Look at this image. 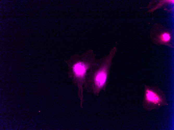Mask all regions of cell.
Segmentation results:
<instances>
[{
	"mask_svg": "<svg viewBox=\"0 0 174 130\" xmlns=\"http://www.w3.org/2000/svg\"><path fill=\"white\" fill-rule=\"evenodd\" d=\"M117 52L116 47H114L108 55L97 59L87 72L83 86L84 91L97 97L101 91L105 92L113 65L112 60Z\"/></svg>",
	"mask_w": 174,
	"mask_h": 130,
	"instance_id": "1",
	"label": "cell"
},
{
	"mask_svg": "<svg viewBox=\"0 0 174 130\" xmlns=\"http://www.w3.org/2000/svg\"><path fill=\"white\" fill-rule=\"evenodd\" d=\"M96 56V54L90 49L80 55L74 54L68 60H64L68 66V78L71 79L72 83L78 88V96L82 108L84 101L83 86L86 76L88 71L95 63L97 59Z\"/></svg>",
	"mask_w": 174,
	"mask_h": 130,
	"instance_id": "2",
	"label": "cell"
},
{
	"mask_svg": "<svg viewBox=\"0 0 174 130\" xmlns=\"http://www.w3.org/2000/svg\"><path fill=\"white\" fill-rule=\"evenodd\" d=\"M144 87L143 105L146 109L150 110L154 108L158 109L161 106L167 105L165 95L158 86L144 85Z\"/></svg>",
	"mask_w": 174,
	"mask_h": 130,
	"instance_id": "3",
	"label": "cell"
},
{
	"mask_svg": "<svg viewBox=\"0 0 174 130\" xmlns=\"http://www.w3.org/2000/svg\"><path fill=\"white\" fill-rule=\"evenodd\" d=\"M174 4V0H152L147 6L145 8H147L148 12H153L158 9L165 8L169 4Z\"/></svg>",
	"mask_w": 174,
	"mask_h": 130,
	"instance_id": "5",
	"label": "cell"
},
{
	"mask_svg": "<svg viewBox=\"0 0 174 130\" xmlns=\"http://www.w3.org/2000/svg\"><path fill=\"white\" fill-rule=\"evenodd\" d=\"M152 42L158 45H164L173 49V30L157 23L151 28L150 33Z\"/></svg>",
	"mask_w": 174,
	"mask_h": 130,
	"instance_id": "4",
	"label": "cell"
}]
</instances>
